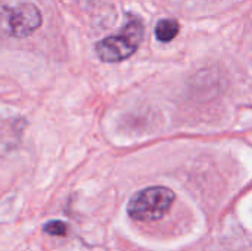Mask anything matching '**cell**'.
<instances>
[{
    "mask_svg": "<svg viewBox=\"0 0 252 251\" xmlns=\"http://www.w3.org/2000/svg\"><path fill=\"white\" fill-rule=\"evenodd\" d=\"M145 34L143 22L133 18L118 34L108 36L96 43V55L108 64L121 62L130 58L140 46Z\"/></svg>",
    "mask_w": 252,
    "mask_h": 251,
    "instance_id": "obj_1",
    "label": "cell"
},
{
    "mask_svg": "<svg viewBox=\"0 0 252 251\" xmlns=\"http://www.w3.org/2000/svg\"><path fill=\"white\" fill-rule=\"evenodd\" d=\"M174 198V192L165 186H149L130 198L127 212L133 220L154 222L171 209Z\"/></svg>",
    "mask_w": 252,
    "mask_h": 251,
    "instance_id": "obj_2",
    "label": "cell"
},
{
    "mask_svg": "<svg viewBox=\"0 0 252 251\" xmlns=\"http://www.w3.org/2000/svg\"><path fill=\"white\" fill-rule=\"evenodd\" d=\"M41 25V12L35 4L21 1L0 4V36L24 38Z\"/></svg>",
    "mask_w": 252,
    "mask_h": 251,
    "instance_id": "obj_3",
    "label": "cell"
},
{
    "mask_svg": "<svg viewBox=\"0 0 252 251\" xmlns=\"http://www.w3.org/2000/svg\"><path fill=\"white\" fill-rule=\"evenodd\" d=\"M180 31V25L176 19L171 18H164L157 22L155 25V37L161 43H168L177 37Z\"/></svg>",
    "mask_w": 252,
    "mask_h": 251,
    "instance_id": "obj_4",
    "label": "cell"
},
{
    "mask_svg": "<svg viewBox=\"0 0 252 251\" xmlns=\"http://www.w3.org/2000/svg\"><path fill=\"white\" fill-rule=\"evenodd\" d=\"M43 231L52 237H65L66 231H68V225L62 220H50V222L44 223Z\"/></svg>",
    "mask_w": 252,
    "mask_h": 251,
    "instance_id": "obj_5",
    "label": "cell"
}]
</instances>
